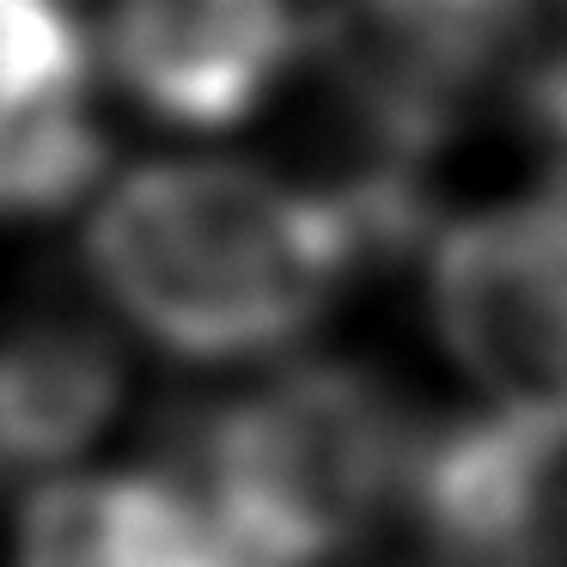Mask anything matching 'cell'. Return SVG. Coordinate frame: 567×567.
<instances>
[{
  "mask_svg": "<svg viewBox=\"0 0 567 567\" xmlns=\"http://www.w3.org/2000/svg\"><path fill=\"white\" fill-rule=\"evenodd\" d=\"M128 360L99 323L43 311L0 336V476H43L116 421Z\"/></svg>",
  "mask_w": 567,
  "mask_h": 567,
  "instance_id": "obj_8",
  "label": "cell"
},
{
  "mask_svg": "<svg viewBox=\"0 0 567 567\" xmlns=\"http://www.w3.org/2000/svg\"><path fill=\"white\" fill-rule=\"evenodd\" d=\"M299 0H111L104 62L128 104L165 128L250 123L306 62Z\"/></svg>",
  "mask_w": 567,
  "mask_h": 567,
  "instance_id": "obj_4",
  "label": "cell"
},
{
  "mask_svg": "<svg viewBox=\"0 0 567 567\" xmlns=\"http://www.w3.org/2000/svg\"><path fill=\"white\" fill-rule=\"evenodd\" d=\"M13 567H257L177 470L62 476L31 494Z\"/></svg>",
  "mask_w": 567,
  "mask_h": 567,
  "instance_id": "obj_7",
  "label": "cell"
},
{
  "mask_svg": "<svg viewBox=\"0 0 567 567\" xmlns=\"http://www.w3.org/2000/svg\"><path fill=\"white\" fill-rule=\"evenodd\" d=\"M99 293L177 360H257L299 342L372 269L354 214L257 165L165 159L104 189L86 226Z\"/></svg>",
  "mask_w": 567,
  "mask_h": 567,
  "instance_id": "obj_1",
  "label": "cell"
},
{
  "mask_svg": "<svg viewBox=\"0 0 567 567\" xmlns=\"http://www.w3.org/2000/svg\"><path fill=\"white\" fill-rule=\"evenodd\" d=\"M92 55L62 0H0V220H55L104 172Z\"/></svg>",
  "mask_w": 567,
  "mask_h": 567,
  "instance_id": "obj_6",
  "label": "cell"
},
{
  "mask_svg": "<svg viewBox=\"0 0 567 567\" xmlns=\"http://www.w3.org/2000/svg\"><path fill=\"white\" fill-rule=\"evenodd\" d=\"M513 92H518V111H525L530 135L555 159V184H567V38H555V43L537 38V50L525 55Z\"/></svg>",
  "mask_w": 567,
  "mask_h": 567,
  "instance_id": "obj_9",
  "label": "cell"
},
{
  "mask_svg": "<svg viewBox=\"0 0 567 567\" xmlns=\"http://www.w3.org/2000/svg\"><path fill=\"white\" fill-rule=\"evenodd\" d=\"M403 513L427 567H555L567 537V440L501 415L415 433Z\"/></svg>",
  "mask_w": 567,
  "mask_h": 567,
  "instance_id": "obj_5",
  "label": "cell"
},
{
  "mask_svg": "<svg viewBox=\"0 0 567 567\" xmlns=\"http://www.w3.org/2000/svg\"><path fill=\"white\" fill-rule=\"evenodd\" d=\"M415 427L367 367H287L189 427L184 488L257 567H336L403 506Z\"/></svg>",
  "mask_w": 567,
  "mask_h": 567,
  "instance_id": "obj_2",
  "label": "cell"
},
{
  "mask_svg": "<svg viewBox=\"0 0 567 567\" xmlns=\"http://www.w3.org/2000/svg\"><path fill=\"white\" fill-rule=\"evenodd\" d=\"M427 306L482 403L567 440V184L440 226Z\"/></svg>",
  "mask_w": 567,
  "mask_h": 567,
  "instance_id": "obj_3",
  "label": "cell"
},
{
  "mask_svg": "<svg viewBox=\"0 0 567 567\" xmlns=\"http://www.w3.org/2000/svg\"><path fill=\"white\" fill-rule=\"evenodd\" d=\"M561 7H567V0H561Z\"/></svg>",
  "mask_w": 567,
  "mask_h": 567,
  "instance_id": "obj_10",
  "label": "cell"
}]
</instances>
